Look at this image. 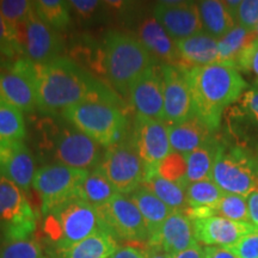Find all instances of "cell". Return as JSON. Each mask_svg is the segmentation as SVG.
<instances>
[{"label":"cell","mask_w":258,"mask_h":258,"mask_svg":"<svg viewBox=\"0 0 258 258\" xmlns=\"http://www.w3.org/2000/svg\"><path fill=\"white\" fill-rule=\"evenodd\" d=\"M167 131L171 150L183 156L194 152L214 139V132L196 116L182 123L167 125Z\"/></svg>","instance_id":"23"},{"label":"cell","mask_w":258,"mask_h":258,"mask_svg":"<svg viewBox=\"0 0 258 258\" xmlns=\"http://www.w3.org/2000/svg\"><path fill=\"white\" fill-rule=\"evenodd\" d=\"M220 143L217 139H212L209 143L203 145L194 152L186 154V183L201 182L211 179L213 166L217 159Z\"/></svg>","instance_id":"27"},{"label":"cell","mask_w":258,"mask_h":258,"mask_svg":"<svg viewBox=\"0 0 258 258\" xmlns=\"http://www.w3.org/2000/svg\"><path fill=\"white\" fill-rule=\"evenodd\" d=\"M154 62L138 37L118 30L106 32L103 43V70L121 95L127 96L135 80Z\"/></svg>","instance_id":"4"},{"label":"cell","mask_w":258,"mask_h":258,"mask_svg":"<svg viewBox=\"0 0 258 258\" xmlns=\"http://www.w3.org/2000/svg\"><path fill=\"white\" fill-rule=\"evenodd\" d=\"M62 117L102 147L109 148L124 140L128 120L120 104L101 101H86L70 106Z\"/></svg>","instance_id":"5"},{"label":"cell","mask_w":258,"mask_h":258,"mask_svg":"<svg viewBox=\"0 0 258 258\" xmlns=\"http://www.w3.org/2000/svg\"><path fill=\"white\" fill-rule=\"evenodd\" d=\"M211 179L226 194L247 198L258 190V158L239 145L220 144Z\"/></svg>","instance_id":"6"},{"label":"cell","mask_w":258,"mask_h":258,"mask_svg":"<svg viewBox=\"0 0 258 258\" xmlns=\"http://www.w3.org/2000/svg\"><path fill=\"white\" fill-rule=\"evenodd\" d=\"M42 245L35 237L27 239L4 241L0 246V258H41Z\"/></svg>","instance_id":"35"},{"label":"cell","mask_w":258,"mask_h":258,"mask_svg":"<svg viewBox=\"0 0 258 258\" xmlns=\"http://www.w3.org/2000/svg\"><path fill=\"white\" fill-rule=\"evenodd\" d=\"M54 157L57 164L85 170L97 169L104 157L102 146L74 127L62 128L54 141Z\"/></svg>","instance_id":"14"},{"label":"cell","mask_w":258,"mask_h":258,"mask_svg":"<svg viewBox=\"0 0 258 258\" xmlns=\"http://www.w3.org/2000/svg\"><path fill=\"white\" fill-rule=\"evenodd\" d=\"M256 35H257V40H258V24H257V28H256Z\"/></svg>","instance_id":"50"},{"label":"cell","mask_w":258,"mask_h":258,"mask_svg":"<svg viewBox=\"0 0 258 258\" xmlns=\"http://www.w3.org/2000/svg\"><path fill=\"white\" fill-rule=\"evenodd\" d=\"M41 258H51L50 256H43V257H41Z\"/></svg>","instance_id":"51"},{"label":"cell","mask_w":258,"mask_h":258,"mask_svg":"<svg viewBox=\"0 0 258 258\" xmlns=\"http://www.w3.org/2000/svg\"><path fill=\"white\" fill-rule=\"evenodd\" d=\"M231 249L239 258H258V228L244 235Z\"/></svg>","instance_id":"40"},{"label":"cell","mask_w":258,"mask_h":258,"mask_svg":"<svg viewBox=\"0 0 258 258\" xmlns=\"http://www.w3.org/2000/svg\"><path fill=\"white\" fill-rule=\"evenodd\" d=\"M25 135L23 111L0 102V141H23Z\"/></svg>","instance_id":"34"},{"label":"cell","mask_w":258,"mask_h":258,"mask_svg":"<svg viewBox=\"0 0 258 258\" xmlns=\"http://www.w3.org/2000/svg\"><path fill=\"white\" fill-rule=\"evenodd\" d=\"M37 221L24 190L0 176V233L4 241L34 237Z\"/></svg>","instance_id":"7"},{"label":"cell","mask_w":258,"mask_h":258,"mask_svg":"<svg viewBox=\"0 0 258 258\" xmlns=\"http://www.w3.org/2000/svg\"><path fill=\"white\" fill-rule=\"evenodd\" d=\"M139 41L146 48L154 61L163 64L180 66V57L176 41L158 23L154 17L146 18L139 27Z\"/></svg>","instance_id":"21"},{"label":"cell","mask_w":258,"mask_h":258,"mask_svg":"<svg viewBox=\"0 0 258 258\" xmlns=\"http://www.w3.org/2000/svg\"><path fill=\"white\" fill-rule=\"evenodd\" d=\"M183 70L191 92L194 115L215 132L225 109L244 95L246 83L239 71L227 63Z\"/></svg>","instance_id":"2"},{"label":"cell","mask_w":258,"mask_h":258,"mask_svg":"<svg viewBox=\"0 0 258 258\" xmlns=\"http://www.w3.org/2000/svg\"><path fill=\"white\" fill-rule=\"evenodd\" d=\"M145 253H146L147 258H171L169 253H166L159 245L147 243L144 246Z\"/></svg>","instance_id":"48"},{"label":"cell","mask_w":258,"mask_h":258,"mask_svg":"<svg viewBox=\"0 0 258 258\" xmlns=\"http://www.w3.org/2000/svg\"><path fill=\"white\" fill-rule=\"evenodd\" d=\"M98 169L122 195H131L145 179V166L131 139L106 148Z\"/></svg>","instance_id":"10"},{"label":"cell","mask_w":258,"mask_h":258,"mask_svg":"<svg viewBox=\"0 0 258 258\" xmlns=\"http://www.w3.org/2000/svg\"><path fill=\"white\" fill-rule=\"evenodd\" d=\"M192 219H200L212 215H218L232 221L250 222L247 198L235 194H226L212 209H191Z\"/></svg>","instance_id":"30"},{"label":"cell","mask_w":258,"mask_h":258,"mask_svg":"<svg viewBox=\"0 0 258 258\" xmlns=\"http://www.w3.org/2000/svg\"><path fill=\"white\" fill-rule=\"evenodd\" d=\"M241 105L258 124V88H251L241 96Z\"/></svg>","instance_id":"42"},{"label":"cell","mask_w":258,"mask_h":258,"mask_svg":"<svg viewBox=\"0 0 258 258\" xmlns=\"http://www.w3.org/2000/svg\"><path fill=\"white\" fill-rule=\"evenodd\" d=\"M0 102L30 112L36 108L35 64L19 57L0 67Z\"/></svg>","instance_id":"12"},{"label":"cell","mask_w":258,"mask_h":258,"mask_svg":"<svg viewBox=\"0 0 258 258\" xmlns=\"http://www.w3.org/2000/svg\"><path fill=\"white\" fill-rule=\"evenodd\" d=\"M36 171L34 156L23 141H0V176L27 191Z\"/></svg>","instance_id":"19"},{"label":"cell","mask_w":258,"mask_h":258,"mask_svg":"<svg viewBox=\"0 0 258 258\" xmlns=\"http://www.w3.org/2000/svg\"><path fill=\"white\" fill-rule=\"evenodd\" d=\"M200 17L203 31L212 37L220 40L235 27V22L228 11L225 2L205 0L199 3Z\"/></svg>","instance_id":"26"},{"label":"cell","mask_w":258,"mask_h":258,"mask_svg":"<svg viewBox=\"0 0 258 258\" xmlns=\"http://www.w3.org/2000/svg\"><path fill=\"white\" fill-rule=\"evenodd\" d=\"M17 32L24 57L32 63L46 64L63 56V37L43 23L36 12L17 28Z\"/></svg>","instance_id":"13"},{"label":"cell","mask_w":258,"mask_h":258,"mask_svg":"<svg viewBox=\"0 0 258 258\" xmlns=\"http://www.w3.org/2000/svg\"><path fill=\"white\" fill-rule=\"evenodd\" d=\"M256 41V31H249L240 25H235L227 35L219 40L220 62L237 69L241 56Z\"/></svg>","instance_id":"28"},{"label":"cell","mask_w":258,"mask_h":258,"mask_svg":"<svg viewBox=\"0 0 258 258\" xmlns=\"http://www.w3.org/2000/svg\"><path fill=\"white\" fill-rule=\"evenodd\" d=\"M129 198L137 205L145 222H146L148 232H150V239L158 233L160 226L163 225V222L166 220L171 213L175 212L167 207L165 203L143 184L132 192Z\"/></svg>","instance_id":"25"},{"label":"cell","mask_w":258,"mask_h":258,"mask_svg":"<svg viewBox=\"0 0 258 258\" xmlns=\"http://www.w3.org/2000/svg\"><path fill=\"white\" fill-rule=\"evenodd\" d=\"M98 209L105 231L117 241L147 244L150 232L137 205L129 196L117 194Z\"/></svg>","instance_id":"9"},{"label":"cell","mask_w":258,"mask_h":258,"mask_svg":"<svg viewBox=\"0 0 258 258\" xmlns=\"http://www.w3.org/2000/svg\"><path fill=\"white\" fill-rule=\"evenodd\" d=\"M70 8L74 10L77 15H79L80 17H90L93 12L98 9V6L101 5V2H95V0H72L69 2Z\"/></svg>","instance_id":"43"},{"label":"cell","mask_w":258,"mask_h":258,"mask_svg":"<svg viewBox=\"0 0 258 258\" xmlns=\"http://www.w3.org/2000/svg\"><path fill=\"white\" fill-rule=\"evenodd\" d=\"M3 64H4V63H3V56H2V55H0V67H2V66H3Z\"/></svg>","instance_id":"49"},{"label":"cell","mask_w":258,"mask_h":258,"mask_svg":"<svg viewBox=\"0 0 258 258\" xmlns=\"http://www.w3.org/2000/svg\"><path fill=\"white\" fill-rule=\"evenodd\" d=\"M192 222L196 239L206 246L233 247L244 235L257 228L251 222L232 221L218 215L194 219Z\"/></svg>","instance_id":"18"},{"label":"cell","mask_w":258,"mask_h":258,"mask_svg":"<svg viewBox=\"0 0 258 258\" xmlns=\"http://www.w3.org/2000/svg\"><path fill=\"white\" fill-rule=\"evenodd\" d=\"M205 258H239L234 253L231 247H220V246H206Z\"/></svg>","instance_id":"45"},{"label":"cell","mask_w":258,"mask_h":258,"mask_svg":"<svg viewBox=\"0 0 258 258\" xmlns=\"http://www.w3.org/2000/svg\"><path fill=\"white\" fill-rule=\"evenodd\" d=\"M185 194L189 209H212L225 195L212 179L189 183Z\"/></svg>","instance_id":"33"},{"label":"cell","mask_w":258,"mask_h":258,"mask_svg":"<svg viewBox=\"0 0 258 258\" xmlns=\"http://www.w3.org/2000/svg\"><path fill=\"white\" fill-rule=\"evenodd\" d=\"M35 93L37 108L51 115L62 114L70 106L86 101L120 104L114 91L67 56L35 64Z\"/></svg>","instance_id":"1"},{"label":"cell","mask_w":258,"mask_h":258,"mask_svg":"<svg viewBox=\"0 0 258 258\" xmlns=\"http://www.w3.org/2000/svg\"><path fill=\"white\" fill-rule=\"evenodd\" d=\"M247 207L250 222L258 228V190L247 196Z\"/></svg>","instance_id":"46"},{"label":"cell","mask_w":258,"mask_h":258,"mask_svg":"<svg viewBox=\"0 0 258 258\" xmlns=\"http://www.w3.org/2000/svg\"><path fill=\"white\" fill-rule=\"evenodd\" d=\"M148 243L159 245L166 253L172 256L199 244V241L196 239L194 222L186 212L175 211L167 217L158 233Z\"/></svg>","instance_id":"20"},{"label":"cell","mask_w":258,"mask_h":258,"mask_svg":"<svg viewBox=\"0 0 258 258\" xmlns=\"http://www.w3.org/2000/svg\"><path fill=\"white\" fill-rule=\"evenodd\" d=\"M110 258H147L144 247L134 246V245H123Z\"/></svg>","instance_id":"44"},{"label":"cell","mask_w":258,"mask_h":258,"mask_svg":"<svg viewBox=\"0 0 258 258\" xmlns=\"http://www.w3.org/2000/svg\"><path fill=\"white\" fill-rule=\"evenodd\" d=\"M0 55L14 61L24 57L17 29L12 27L0 12Z\"/></svg>","instance_id":"37"},{"label":"cell","mask_w":258,"mask_h":258,"mask_svg":"<svg viewBox=\"0 0 258 258\" xmlns=\"http://www.w3.org/2000/svg\"><path fill=\"white\" fill-rule=\"evenodd\" d=\"M182 69L202 67L220 62L219 40L205 31L176 42Z\"/></svg>","instance_id":"22"},{"label":"cell","mask_w":258,"mask_h":258,"mask_svg":"<svg viewBox=\"0 0 258 258\" xmlns=\"http://www.w3.org/2000/svg\"><path fill=\"white\" fill-rule=\"evenodd\" d=\"M118 247V241L110 233L99 231L67 249L49 252V256L51 258H110Z\"/></svg>","instance_id":"24"},{"label":"cell","mask_w":258,"mask_h":258,"mask_svg":"<svg viewBox=\"0 0 258 258\" xmlns=\"http://www.w3.org/2000/svg\"><path fill=\"white\" fill-rule=\"evenodd\" d=\"M43 217L42 231L49 252L67 249L96 232L105 231L98 209L79 196L61 203Z\"/></svg>","instance_id":"3"},{"label":"cell","mask_w":258,"mask_h":258,"mask_svg":"<svg viewBox=\"0 0 258 258\" xmlns=\"http://www.w3.org/2000/svg\"><path fill=\"white\" fill-rule=\"evenodd\" d=\"M143 185L151 190L172 211L186 212L189 209L185 188L178 183L164 178L158 173H153L144 179Z\"/></svg>","instance_id":"29"},{"label":"cell","mask_w":258,"mask_h":258,"mask_svg":"<svg viewBox=\"0 0 258 258\" xmlns=\"http://www.w3.org/2000/svg\"><path fill=\"white\" fill-rule=\"evenodd\" d=\"M171 258H205V250L201 245L196 244L182 252L172 254Z\"/></svg>","instance_id":"47"},{"label":"cell","mask_w":258,"mask_h":258,"mask_svg":"<svg viewBox=\"0 0 258 258\" xmlns=\"http://www.w3.org/2000/svg\"><path fill=\"white\" fill-rule=\"evenodd\" d=\"M79 194L83 200H85L93 207L99 208L111 201L118 192L104 176V173L97 167L89 172L88 177L80 186Z\"/></svg>","instance_id":"31"},{"label":"cell","mask_w":258,"mask_h":258,"mask_svg":"<svg viewBox=\"0 0 258 258\" xmlns=\"http://www.w3.org/2000/svg\"><path fill=\"white\" fill-rule=\"evenodd\" d=\"M0 12L12 27L17 29L35 14L34 2L28 0H0Z\"/></svg>","instance_id":"36"},{"label":"cell","mask_w":258,"mask_h":258,"mask_svg":"<svg viewBox=\"0 0 258 258\" xmlns=\"http://www.w3.org/2000/svg\"><path fill=\"white\" fill-rule=\"evenodd\" d=\"M153 17L176 42L203 31L199 3L161 2Z\"/></svg>","instance_id":"17"},{"label":"cell","mask_w":258,"mask_h":258,"mask_svg":"<svg viewBox=\"0 0 258 258\" xmlns=\"http://www.w3.org/2000/svg\"><path fill=\"white\" fill-rule=\"evenodd\" d=\"M89 172L62 164H49L38 169L32 180V188L41 200L42 214L46 215L71 199L80 198V186Z\"/></svg>","instance_id":"8"},{"label":"cell","mask_w":258,"mask_h":258,"mask_svg":"<svg viewBox=\"0 0 258 258\" xmlns=\"http://www.w3.org/2000/svg\"><path fill=\"white\" fill-rule=\"evenodd\" d=\"M164 79V122L167 125L182 123L194 117L192 98L184 70L161 64Z\"/></svg>","instance_id":"15"},{"label":"cell","mask_w":258,"mask_h":258,"mask_svg":"<svg viewBox=\"0 0 258 258\" xmlns=\"http://www.w3.org/2000/svg\"><path fill=\"white\" fill-rule=\"evenodd\" d=\"M129 99L138 115L164 121V79L161 64L153 63L133 83Z\"/></svg>","instance_id":"16"},{"label":"cell","mask_w":258,"mask_h":258,"mask_svg":"<svg viewBox=\"0 0 258 258\" xmlns=\"http://www.w3.org/2000/svg\"><path fill=\"white\" fill-rule=\"evenodd\" d=\"M234 22L249 31H256L258 24V0H244L240 3Z\"/></svg>","instance_id":"39"},{"label":"cell","mask_w":258,"mask_h":258,"mask_svg":"<svg viewBox=\"0 0 258 258\" xmlns=\"http://www.w3.org/2000/svg\"><path fill=\"white\" fill-rule=\"evenodd\" d=\"M35 12L43 23L57 32L64 31L71 25L69 2L62 0H38L34 2Z\"/></svg>","instance_id":"32"},{"label":"cell","mask_w":258,"mask_h":258,"mask_svg":"<svg viewBox=\"0 0 258 258\" xmlns=\"http://www.w3.org/2000/svg\"><path fill=\"white\" fill-rule=\"evenodd\" d=\"M157 173L164 178L178 183L182 186L188 185L185 179L186 175V160L185 156L177 152H171L165 159L160 163Z\"/></svg>","instance_id":"38"},{"label":"cell","mask_w":258,"mask_h":258,"mask_svg":"<svg viewBox=\"0 0 258 258\" xmlns=\"http://www.w3.org/2000/svg\"><path fill=\"white\" fill-rule=\"evenodd\" d=\"M131 141L145 166V178L157 173L161 161L172 152L167 124L146 116L135 115Z\"/></svg>","instance_id":"11"},{"label":"cell","mask_w":258,"mask_h":258,"mask_svg":"<svg viewBox=\"0 0 258 258\" xmlns=\"http://www.w3.org/2000/svg\"><path fill=\"white\" fill-rule=\"evenodd\" d=\"M238 71H250L258 79V40L244 53L238 62Z\"/></svg>","instance_id":"41"}]
</instances>
